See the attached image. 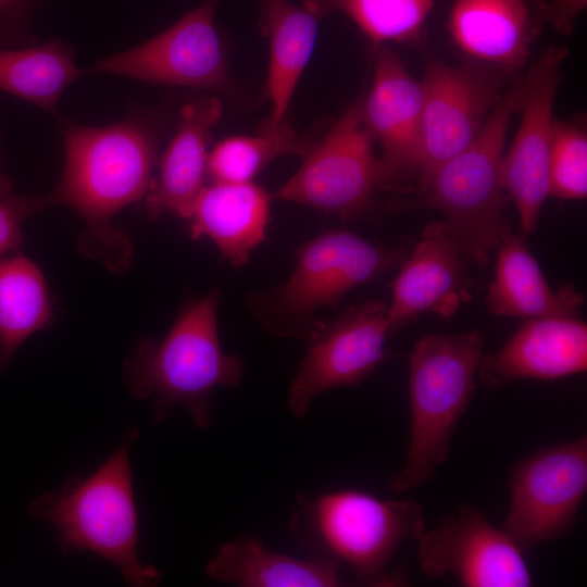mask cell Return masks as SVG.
Here are the masks:
<instances>
[{"instance_id":"obj_1","label":"cell","mask_w":587,"mask_h":587,"mask_svg":"<svg viewBox=\"0 0 587 587\" xmlns=\"http://www.w3.org/2000/svg\"><path fill=\"white\" fill-rule=\"evenodd\" d=\"M65 162L50 205L73 209L85 222L78 251L124 274L133 261L129 238L113 226L125 207L145 198L158 162L160 140L150 117L133 115L104 126L67 124Z\"/></svg>"},{"instance_id":"obj_2","label":"cell","mask_w":587,"mask_h":587,"mask_svg":"<svg viewBox=\"0 0 587 587\" xmlns=\"http://www.w3.org/2000/svg\"><path fill=\"white\" fill-rule=\"evenodd\" d=\"M220 299L218 287H213L187 302L160 341L141 337L126 358L123 380L134 398L151 400L154 422L184 408L196 427L208 428L213 421V391L240 385L245 363L225 353L220 341Z\"/></svg>"},{"instance_id":"obj_3","label":"cell","mask_w":587,"mask_h":587,"mask_svg":"<svg viewBox=\"0 0 587 587\" xmlns=\"http://www.w3.org/2000/svg\"><path fill=\"white\" fill-rule=\"evenodd\" d=\"M138 436L129 427L121 445L89 476H71L59 490L33 499L28 513L53 527L60 549L88 551L112 563L130 586H155L161 572L143 564L137 552L138 513L133 489L129 446Z\"/></svg>"},{"instance_id":"obj_4","label":"cell","mask_w":587,"mask_h":587,"mask_svg":"<svg viewBox=\"0 0 587 587\" xmlns=\"http://www.w3.org/2000/svg\"><path fill=\"white\" fill-rule=\"evenodd\" d=\"M295 255L287 278L248 294L246 308L270 334L308 340L322 322L320 310H334L350 290L399 267L407 249L385 247L349 229L334 228L298 245Z\"/></svg>"},{"instance_id":"obj_5","label":"cell","mask_w":587,"mask_h":587,"mask_svg":"<svg viewBox=\"0 0 587 587\" xmlns=\"http://www.w3.org/2000/svg\"><path fill=\"white\" fill-rule=\"evenodd\" d=\"M479 330L428 334L409 355L410 441L388 488L402 494L429 480L447 461L459 421L475 389L483 350Z\"/></svg>"},{"instance_id":"obj_6","label":"cell","mask_w":587,"mask_h":587,"mask_svg":"<svg viewBox=\"0 0 587 587\" xmlns=\"http://www.w3.org/2000/svg\"><path fill=\"white\" fill-rule=\"evenodd\" d=\"M520 79L494 107L476 137L437 172L428 190L407 207L447 215L444 223L457 240L467 266H485L490 252L511 233L503 211L509 197L501 165L512 116L520 108Z\"/></svg>"},{"instance_id":"obj_7","label":"cell","mask_w":587,"mask_h":587,"mask_svg":"<svg viewBox=\"0 0 587 587\" xmlns=\"http://www.w3.org/2000/svg\"><path fill=\"white\" fill-rule=\"evenodd\" d=\"M294 522L322 557L346 564L365 586L402 583L387 565L404 541H417L426 530L421 504L357 489L300 497Z\"/></svg>"},{"instance_id":"obj_8","label":"cell","mask_w":587,"mask_h":587,"mask_svg":"<svg viewBox=\"0 0 587 587\" xmlns=\"http://www.w3.org/2000/svg\"><path fill=\"white\" fill-rule=\"evenodd\" d=\"M513 76L504 70L464 57L448 65L425 55L419 197L429 188L440 167L478 134Z\"/></svg>"},{"instance_id":"obj_9","label":"cell","mask_w":587,"mask_h":587,"mask_svg":"<svg viewBox=\"0 0 587 587\" xmlns=\"http://www.w3.org/2000/svg\"><path fill=\"white\" fill-rule=\"evenodd\" d=\"M361 99L348 107L320 139H312L299 170L272 193L326 214L354 218L373 204L382 173Z\"/></svg>"},{"instance_id":"obj_10","label":"cell","mask_w":587,"mask_h":587,"mask_svg":"<svg viewBox=\"0 0 587 587\" xmlns=\"http://www.w3.org/2000/svg\"><path fill=\"white\" fill-rule=\"evenodd\" d=\"M509 486L502 529L523 552L565 536L587 492V436L540 449L519 462Z\"/></svg>"},{"instance_id":"obj_11","label":"cell","mask_w":587,"mask_h":587,"mask_svg":"<svg viewBox=\"0 0 587 587\" xmlns=\"http://www.w3.org/2000/svg\"><path fill=\"white\" fill-rule=\"evenodd\" d=\"M387 310L385 302L369 299L321 322L289 386L287 405L296 419L305 416L319 395L359 386L387 358Z\"/></svg>"},{"instance_id":"obj_12","label":"cell","mask_w":587,"mask_h":587,"mask_svg":"<svg viewBox=\"0 0 587 587\" xmlns=\"http://www.w3.org/2000/svg\"><path fill=\"white\" fill-rule=\"evenodd\" d=\"M217 1L207 0L151 39L99 60L89 72L159 85L220 88L227 78V63L214 22Z\"/></svg>"},{"instance_id":"obj_13","label":"cell","mask_w":587,"mask_h":587,"mask_svg":"<svg viewBox=\"0 0 587 587\" xmlns=\"http://www.w3.org/2000/svg\"><path fill=\"white\" fill-rule=\"evenodd\" d=\"M523 551L484 512L464 504L445 515L417 540V561L424 575H453L466 587H528L532 574Z\"/></svg>"},{"instance_id":"obj_14","label":"cell","mask_w":587,"mask_h":587,"mask_svg":"<svg viewBox=\"0 0 587 587\" xmlns=\"http://www.w3.org/2000/svg\"><path fill=\"white\" fill-rule=\"evenodd\" d=\"M567 48L549 47L520 79L521 123L514 140L503 155V188L515 203L521 226L533 234L545 200L549 196V153L553 103L566 59Z\"/></svg>"},{"instance_id":"obj_15","label":"cell","mask_w":587,"mask_h":587,"mask_svg":"<svg viewBox=\"0 0 587 587\" xmlns=\"http://www.w3.org/2000/svg\"><path fill=\"white\" fill-rule=\"evenodd\" d=\"M373 80L361 99L362 116L380 147V189L403 191L417 180L423 93L388 45L373 46Z\"/></svg>"},{"instance_id":"obj_16","label":"cell","mask_w":587,"mask_h":587,"mask_svg":"<svg viewBox=\"0 0 587 587\" xmlns=\"http://www.w3.org/2000/svg\"><path fill=\"white\" fill-rule=\"evenodd\" d=\"M391 282L387 315L390 335L424 313L451 316L470 300L473 286L457 240L442 222L426 225L411 255Z\"/></svg>"},{"instance_id":"obj_17","label":"cell","mask_w":587,"mask_h":587,"mask_svg":"<svg viewBox=\"0 0 587 587\" xmlns=\"http://www.w3.org/2000/svg\"><path fill=\"white\" fill-rule=\"evenodd\" d=\"M587 370V326L576 316L527 319L498 351L482 355L477 376L499 388L523 379H558Z\"/></svg>"},{"instance_id":"obj_18","label":"cell","mask_w":587,"mask_h":587,"mask_svg":"<svg viewBox=\"0 0 587 587\" xmlns=\"http://www.w3.org/2000/svg\"><path fill=\"white\" fill-rule=\"evenodd\" d=\"M546 0H454L448 27L469 58L512 76L527 63L544 23Z\"/></svg>"},{"instance_id":"obj_19","label":"cell","mask_w":587,"mask_h":587,"mask_svg":"<svg viewBox=\"0 0 587 587\" xmlns=\"http://www.w3.org/2000/svg\"><path fill=\"white\" fill-rule=\"evenodd\" d=\"M222 113L223 103L216 97H204L182 108L176 130L145 196L151 220L168 212L186 220L208 179L209 145Z\"/></svg>"},{"instance_id":"obj_20","label":"cell","mask_w":587,"mask_h":587,"mask_svg":"<svg viewBox=\"0 0 587 587\" xmlns=\"http://www.w3.org/2000/svg\"><path fill=\"white\" fill-rule=\"evenodd\" d=\"M272 200V193L253 182H210L190 205L188 235L210 239L222 259L242 267L266 239Z\"/></svg>"},{"instance_id":"obj_21","label":"cell","mask_w":587,"mask_h":587,"mask_svg":"<svg viewBox=\"0 0 587 587\" xmlns=\"http://www.w3.org/2000/svg\"><path fill=\"white\" fill-rule=\"evenodd\" d=\"M496 250L495 277L486 298L491 314L524 319L576 316L584 296L571 284L553 291L522 236L509 233Z\"/></svg>"},{"instance_id":"obj_22","label":"cell","mask_w":587,"mask_h":587,"mask_svg":"<svg viewBox=\"0 0 587 587\" xmlns=\"http://www.w3.org/2000/svg\"><path fill=\"white\" fill-rule=\"evenodd\" d=\"M340 569L335 559H298L243 536L218 548L205 566V575L241 587H338L345 585Z\"/></svg>"},{"instance_id":"obj_23","label":"cell","mask_w":587,"mask_h":587,"mask_svg":"<svg viewBox=\"0 0 587 587\" xmlns=\"http://www.w3.org/2000/svg\"><path fill=\"white\" fill-rule=\"evenodd\" d=\"M261 29L270 39L266 92L272 108L265 126L285 122L299 78L315 47L319 21L304 5L290 0H260Z\"/></svg>"},{"instance_id":"obj_24","label":"cell","mask_w":587,"mask_h":587,"mask_svg":"<svg viewBox=\"0 0 587 587\" xmlns=\"http://www.w3.org/2000/svg\"><path fill=\"white\" fill-rule=\"evenodd\" d=\"M52 309L40 268L21 251L0 258V373L22 344L51 321Z\"/></svg>"},{"instance_id":"obj_25","label":"cell","mask_w":587,"mask_h":587,"mask_svg":"<svg viewBox=\"0 0 587 587\" xmlns=\"http://www.w3.org/2000/svg\"><path fill=\"white\" fill-rule=\"evenodd\" d=\"M84 73L75 64L73 50L59 40L28 47L0 46V91L54 115L61 96Z\"/></svg>"},{"instance_id":"obj_26","label":"cell","mask_w":587,"mask_h":587,"mask_svg":"<svg viewBox=\"0 0 587 587\" xmlns=\"http://www.w3.org/2000/svg\"><path fill=\"white\" fill-rule=\"evenodd\" d=\"M322 18L348 16L375 45L415 43L425 30L435 0H301Z\"/></svg>"},{"instance_id":"obj_27","label":"cell","mask_w":587,"mask_h":587,"mask_svg":"<svg viewBox=\"0 0 587 587\" xmlns=\"http://www.w3.org/2000/svg\"><path fill=\"white\" fill-rule=\"evenodd\" d=\"M311 140L299 137L286 122L274 128L264 125L254 136L227 137L209 153L208 179L218 183L253 182L275 159L288 154L302 157Z\"/></svg>"},{"instance_id":"obj_28","label":"cell","mask_w":587,"mask_h":587,"mask_svg":"<svg viewBox=\"0 0 587 587\" xmlns=\"http://www.w3.org/2000/svg\"><path fill=\"white\" fill-rule=\"evenodd\" d=\"M587 195V132L585 116L553 118L549 153V196L580 200Z\"/></svg>"},{"instance_id":"obj_29","label":"cell","mask_w":587,"mask_h":587,"mask_svg":"<svg viewBox=\"0 0 587 587\" xmlns=\"http://www.w3.org/2000/svg\"><path fill=\"white\" fill-rule=\"evenodd\" d=\"M50 205L48 196H22L13 191L11 179L0 171V258L18 252L23 223Z\"/></svg>"},{"instance_id":"obj_30","label":"cell","mask_w":587,"mask_h":587,"mask_svg":"<svg viewBox=\"0 0 587 587\" xmlns=\"http://www.w3.org/2000/svg\"><path fill=\"white\" fill-rule=\"evenodd\" d=\"M587 7V0H546L542 10L544 23L558 34L569 36L574 32L577 17Z\"/></svg>"},{"instance_id":"obj_31","label":"cell","mask_w":587,"mask_h":587,"mask_svg":"<svg viewBox=\"0 0 587 587\" xmlns=\"http://www.w3.org/2000/svg\"><path fill=\"white\" fill-rule=\"evenodd\" d=\"M32 0H0V46L22 30Z\"/></svg>"},{"instance_id":"obj_32","label":"cell","mask_w":587,"mask_h":587,"mask_svg":"<svg viewBox=\"0 0 587 587\" xmlns=\"http://www.w3.org/2000/svg\"><path fill=\"white\" fill-rule=\"evenodd\" d=\"M0 171H1V165H0Z\"/></svg>"}]
</instances>
